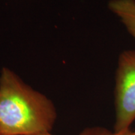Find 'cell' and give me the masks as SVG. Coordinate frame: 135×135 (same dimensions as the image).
I'll return each mask as SVG.
<instances>
[{
    "mask_svg": "<svg viewBox=\"0 0 135 135\" xmlns=\"http://www.w3.org/2000/svg\"><path fill=\"white\" fill-rule=\"evenodd\" d=\"M57 118L48 97L28 85L8 68L0 74V135L50 133Z\"/></svg>",
    "mask_w": 135,
    "mask_h": 135,
    "instance_id": "obj_1",
    "label": "cell"
},
{
    "mask_svg": "<svg viewBox=\"0 0 135 135\" xmlns=\"http://www.w3.org/2000/svg\"><path fill=\"white\" fill-rule=\"evenodd\" d=\"M114 94L113 131L129 130L135 121V50H126L119 56Z\"/></svg>",
    "mask_w": 135,
    "mask_h": 135,
    "instance_id": "obj_2",
    "label": "cell"
},
{
    "mask_svg": "<svg viewBox=\"0 0 135 135\" xmlns=\"http://www.w3.org/2000/svg\"><path fill=\"white\" fill-rule=\"evenodd\" d=\"M107 8L135 39V0H110Z\"/></svg>",
    "mask_w": 135,
    "mask_h": 135,
    "instance_id": "obj_3",
    "label": "cell"
},
{
    "mask_svg": "<svg viewBox=\"0 0 135 135\" xmlns=\"http://www.w3.org/2000/svg\"><path fill=\"white\" fill-rule=\"evenodd\" d=\"M79 135H135V131L129 129L121 132H115L101 127H92L84 129Z\"/></svg>",
    "mask_w": 135,
    "mask_h": 135,
    "instance_id": "obj_4",
    "label": "cell"
},
{
    "mask_svg": "<svg viewBox=\"0 0 135 135\" xmlns=\"http://www.w3.org/2000/svg\"><path fill=\"white\" fill-rule=\"evenodd\" d=\"M35 135H52L50 133H44V134H35Z\"/></svg>",
    "mask_w": 135,
    "mask_h": 135,
    "instance_id": "obj_5",
    "label": "cell"
}]
</instances>
